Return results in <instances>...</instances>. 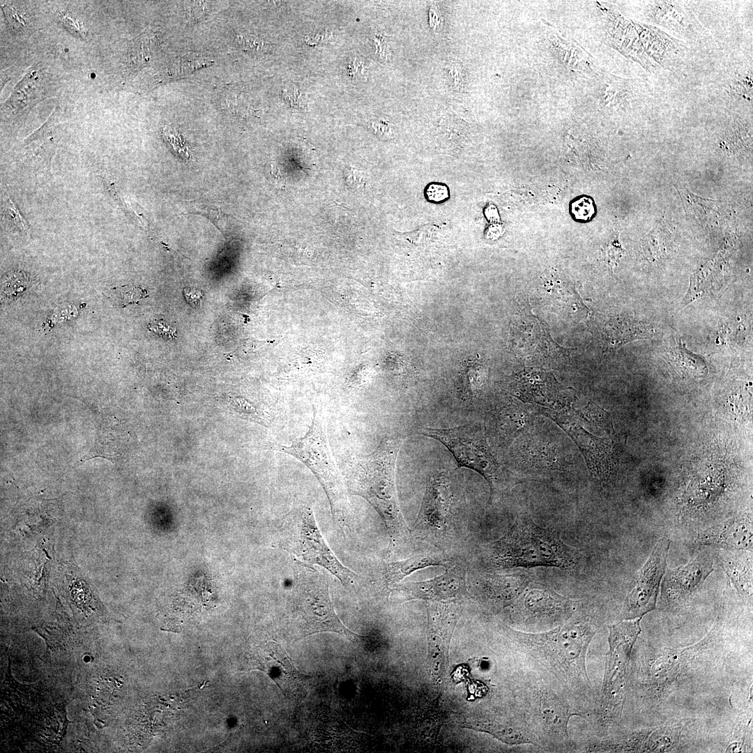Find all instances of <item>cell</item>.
<instances>
[{
  "instance_id": "obj_28",
  "label": "cell",
  "mask_w": 753,
  "mask_h": 753,
  "mask_svg": "<svg viewBox=\"0 0 753 753\" xmlns=\"http://www.w3.org/2000/svg\"><path fill=\"white\" fill-rule=\"evenodd\" d=\"M680 736L678 727H664L649 733L641 752H670L678 745Z\"/></svg>"
},
{
  "instance_id": "obj_11",
  "label": "cell",
  "mask_w": 753,
  "mask_h": 753,
  "mask_svg": "<svg viewBox=\"0 0 753 753\" xmlns=\"http://www.w3.org/2000/svg\"><path fill=\"white\" fill-rule=\"evenodd\" d=\"M577 603L542 584L531 583L517 598L516 609L524 623L551 626L567 621Z\"/></svg>"
},
{
  "instance_id": "obj_13",
  "label": "cell",
  "mask_w": 753,
  "mask_h": 753,
  "mask_svg": "<svg viewBox=\"0 0 753 753\" xmlns=\"http://www.w3.org/2000/svg\"><path fill=\"white\" fill-rule=\"evenodd\" d=\"M720 625L716 621L713 628L700 641L682 648H667L657 655L651 665L650 683L657 688H664L676 680L687 668L700 651L713 641L720 632Z\"/></svg>"
},
{
  "instance_id": "obj_31",
  "label": "cell",
  "mask_w": 753,
  "mask_h": 753,
  "mask_svg": "<svg viewBox=\"0 0 753 753\" xmlns=\"http://www.w3.org/2000/svg\"><path fill=\"white\" fill-rule=\"evenodd\" d=\"M109 294L110 298L120 307L137 303L148 296L145 289L128 285L112 289Z\"/></svg>"
},
{
  "instance_id": "obj_16",
  "label": "cell",
  "mask_w": 753,
  "mask_h": 753,
  "mask_svg": "<svg viewBox=\"0 0 753 753\" xmlns=\"http://www.w3.org/2000/svg\"><path fill=\"white\" fill-rule=\"evenodd\" d=\"M648 57L661 67L671 70L683 61L685 44L657 27L632 21Z\"/></svg>"
},
{
  "instance_id": "obj_8",
  "label": "cell",
  "mask_w": 753,
  "mask_h": 753,
  "mask_svg": "<svg viewBox=\"0 0 753 753\" xmlns=\"http://www.w3.org/2000/svg\"><path fill=\"white\" fill-rule=\"evenodd\" d=\"M641 618L624 620L609 627V651L600 702L604 720H614L621 715L627 670L634 644L641 631Z\"/></svg>"
},
{
  "instance_id": "obj_30",
  "label": "cell",
  "mask_w": 753,
  "mask_h": 753,
  "mask_svg": "<svg viewBox=\"0 0 753 753\" xmlns=\"http://www.w3.org/2000/svg\"><path fill=\"white\" fill-rule=\"evenodd\" d=\"M151 43V36L147 33L142 34L134 41L130 47L128 56L130 70L135 71L149 61Z\"/></svg>"
},
{
  "instance_id": "obj_15",
  "label": "cell",
  "mask_w": 753,
  "mask_h": 753,
  "mask_svg": "<svg viewBox=\"0 0 753 753\" xmlns=\"http://www.w3.org/2000/svg\"><path fill=\"white\" fill-rule=\"evenodd\" d=\"M534 705L537 720L546 735L557 743H568V722L572 715L577 713L564 700L548 689H541L537 692Z\"/></svg>"
},
{
  "instance_id": "obj_17",
  "label": "cell",
  "mask_w": 753,
  "mask_h": 753,
  "mask_svg": "<svg viewBox=\"0 0 753 753\" xmlns=\"http://www.w3.org/2000/svg\"><path fill=\"white\" fill-rule=\"evenodd\" d=\"M451 496L443 473L429 480L414 526L416 528L444 531L450 517Z\"/></svg>"
},
{
  "instance_id": "obj_40",
  "label": "cell",
  "mask_w": 753,
  "mask_h": 753,
  "mask_svg": "<svg viewBox=\"0 0 753 753\" xmlns=\"http://www.w3.org/2000/svg\"><path fill=\"white\" fill-rule=\"evenodd\" d=\"M149 328L150 330H152L160 335H167L174 339L176 338V328L167 325L162 321H159L155 324H151Z\"/></svg>"
},
{
  "instance_id": "obj_20",
  "label": "cell",
  "mask_w": 753,
  "mask_h": 753,
  "mask_svg": "<svg viewBox=\"0 0 753 753\" xmlns=\"http://www.w3.org/2000/svg\"><path fill=\"white\" fill-rule=\"evenodd\" d=\"M606 30L610 45L646 70L652 72L655 69L654 63L644 51L632 21L630 22L619 13H611L607 17Z\"/></svg>"
},
{
  "instance_id": "obj_32",
  "label": "cell",
  "mask_w": 753,
  "mask_h": 753,
  "mask_svg": "<svg viewBox=\"0 0 753 753\" xmlns=\"http://www.w3.org/2000/svg\"><path fill=\"white\" fill-rule=\"evenodd\" d=\"M5 214L8 217V220L12 221L15 226H17L21 231L28 234L29 233V227L25 220L21 215L20 211L15 206L13 202L9 197V195L5 198Z\"/></svg>"
},
{
  "instance_id": "obj_6",
  "label": "cell",
  "mask_w": 753,
  "mask_h": 753,
  "mask_svg": "<svg viewBox=\"0 0 753 753\" xmlns=\"http://www.w3.org/2000/svg\"><path fill=\"white\" fill-rule=\"evenodd\" d=\"M277 546L307 564L320 565L342 584L355 583L358 575L343 565L319 531L312 510L308 506L292 510L280 527Z\"/></svg>"
},
{
  "instance_id": "obj_23",
  "label": "cell",
  "mask_w": 753,
  "mask_h": 753,
  "mask_svg": "<svg viewBox=\"0 0 753 753\" xmlns=\"http://www.w3.org/2000/svg\"><path fill=\"white\" fill-rule=\"evenodd\" d=\"M528 573L490 575L482 581L485 595L496 602H508L518 598L531 583Z\"/></svg>"
},
{
  "instance_id": "obj_21",
  "label": "cell",
  "mask_w": 753,
  "mask_h": 753,
  "mask_svg": "<svg viewBox=\"0 0 753 753\" xmlns=\"http://www.w3.org/2000/svg\"><path fill=\"white\" fill-rule=\"evenodd\" d=\"M465 588L466 570L463 567L456 565L429 580L400 584L395 589L402 590L418 598L442 600L455 597Z\"/></svg>"
},
{
  "instance_id": "obj_3",
  "label": "cell",
  "mask_w": 753,
  "mask_h": 753,
  "mask_svg": "<svg viewBox=\"0 0 753 753\" xmlns=\"http://www.w3.org/2000/svg\"><path fill=\"white\" fill-rule=\"evenodd\" d=\"M487 561L496 569L554 567L572 569L580 559L578 551L559 534L543 528L526 514L517 516L508 531L487 548Z\"/></svg>"
},
{
  "instance_id": "obj_22",
  "label": "cell",
  "mask_w": 753,
  "mask_h": 753,
  "mask_svg": "<svg viewBox=\"0 0 753 753\" xmlns=\"http://www.w3.org/2000/svg\"><path fill=\"white\" fill-rule=\"evenodd\" d=\"M656 333L651 325L631 316L618 315L610 318L603 328L602 336L609 348L616 349L623 344L639 339L650 338Z\"/></svg>"
},
{
  "instance_id": "obj_34",
  "label": "cell",
  "mask_w": 753,
  "mask_h": 753,
  "mask_svg": "<svg viewBox=\"0 0 753 753\" xmlns=\"http://www.w3.org/2000/svg\"><path fill=\"white\" fill-rule=\"evenodd\" d=\"M595 212L592 200L583 198L573 204L572 213L577 219L588 220Z\"/></svg>"
},
{
  "instance_id": "obj_9",
  "label": "cell",
  "mask_w": 753,
  "mask_h": 753,
  "mask_svg": "<svg viewBox=\"0 0 753 753\" xmlns=\"http://www.w3.org/2000/svg\"><path fill=\"white\" fill-rule=\"evenodd\" d=\"M540 411L552 418L572 439L581 450L592 478L598 483L609 484L617 462L616 437L592 434L581 425L572 409L555 411L542 407Z\"/></svg>"
},
{
  "instance_id": "obj_37",
  "label": "cell",
  "mask_w": 753,
  "mask_h": 753,
  "mask_svg": "<svg viewBox=\"0 0 753 753\" xmlns=\"http://www.w3.org/2000/svg\"><path fill=\"white\" fill-rule=\"evenodd\" d=\"M345 183L347 185L354 189L362 188L365 184L363 173L352 168L344 170Z\"/></svg>"
},
{
  "instance_id": "obj_19",
  "label": "cell",
  "mask_w": 753,
  "mask_h": 753,
  "mask_svg": "<svg viewBox=\"0 0 753 753\" xmlns=\"http://www.w3.org/2000/svg\"><path fill=\"white\" fill-rule=\"evenodd\" d=\"M644 15L648 21L687 37L700 31V24L680 1H650Z\"/></svg>"
},
{
  "instance_id": "obj_35",
  "label": "cell",
  "mask_w": 753,
  "mask_h": 753,
  "mask_svg": "<svg viewBox=\"0 0 753 753\" xmlns=\"http://www.w3.org/2000/svg\"><path fill=\"white\" fill-rule=\"evenodd\" d=\"M185 10L192 20H198L204 17L209 8V4L205 1H187Z\"/></svg>"
},
{
  "instance_id": "obj_27",
  "label": "cell",
  "mask_w": 753,
  "mask_h": 753,
  "mask_svg": "<svg viewBox=\"0 0 753 753\" xmlns=\"http://www.w3.org/2000/svg\"><path fill=\"white\" fill-rule=\"evenodd\" d=\"M724 567L734 587L740 595L748 602L752 598V556L736 558L724 562Z\"/></svg>"
},
{
  "instance_id": "obj_12",
  "label": "cell",
  "mask_w": 753,
  "mask_h": 753,
  "mask_svg": "<svg viewBox=\"0 0 753 753\" xmlns=\"http://www.w3.org/2000/svg\"><path fill=\"white\" fill-rule=\"evenodd\" d=\"M713 571L712 559L705 554L692 558L686 564L665 570L661 584V598L665 606L684 604Z\"/></svg>"
},
{
  "instance_id": "obj_26",
  "label": "cell",
  "mask_w": 753,
  "mask_h": 753,
  "mask_svg": "<svg viewBox=\"0 0 753 753\" xmlns=\"http://www.w3.org/2000/svg\"><path fill=\"white\" fill-rule=\"evenodd\" d=\"M667 356L674 368L683 376L702 378L708 374L706 360L689 351L681 340L670 346Z\"/></svg>"
},
{
  "instance_id": "obj_38",
  "label": "cell",
  "mask_w": 753,
  "mask_h": 753,
  "mask_svg": "<svg viewBox=\"0 0 753 753\" xmlns=\"http://www.w3.org/2000/svg\"><path fill=\"white\" fill-rule=\"evenodd\" d=\"M15 8L8 6L7 8H4L3 10L6 13L5 15L9 24H14V26H15V28L17 30L23 29L24 26H26V18H24V16L22 13H19V12ZM14 26L13 27H14Z\"/></svg>"
},
{
  "instance_id": "obj_41",
  "label": "cell",
  "mask_w": 753,
  "mask_h": 753,
  "mask_svg": "<svg viewBox=\"0 0 753 753\" xmlns=\"http://www.w3.org/2000/svg\"><path fill=\"white\" fill-rule=\"evenodd\" d=\"M447 194V189L445 187L437 185H431L427 190V195L429 199H434L435 201L443 199L446 197Z\"/></svg>"
},
{
  "instance_id": "obj_5",
  "label": "cell",
  "mask_w": 753,
  "mask_h": 753,
  "mask_svg": "<svg viewBox=\"0 0 753 753\" xmlns=\"http://www.w3.org/2000/svg\"><path fill=\"white\" fill-rule=\"evenodd\" d=\"M275 450L294 457L312 471L327 495L333 519L345 524L349 510L347 489L332 458L324 421L315 407L305 435L290 446L277 445Z\"/></svg>"
},
{
  "instance_id": "obj_36",
  "label": "cell",
  "mask_w": 753,
  "mask_h": 753,
  "mask_svg": "<svg viewBox=\"0 0 753 753\" xmlns=\"http://www.w3.org/2000/svg\"><path fill=\"white\" fill-rule=\"evenodd\" d=\"M61 20L70 31L74 32L81 38H84L87 37V33L84 30L82 24L71 14L63 13Z\"/></svg>"
},
{
  "instance_id": "obj_1",
  "label": "cell",
  "mask_w": 753,
  "mask_h": 753,
  "mask_svg": "<svg viewBox=\"0 0 753 753\" xmlns=\"http://www.w3.org/2000/svg\"><path fill=\"white\" fill-rule=\"evenodd\" d=\"M402 443L400 438H383L372 452L354 463L345 482L350 494L363 498L379 514L391 545L406 540L411 533L396 489V462Z\"/></svg>"
},
{
  "instance_id": "obj_24",
  "label": "cell",
  "mask_w": 753,
  "mask_h": 753,
  "mask_svg": "<svg viewBox=\"0 0 753 753\" xmlns=\"http://www.w3.org/2000/svg\"><path fill=\"white\" fill-rule=\"evenodd\" d=\"M521 452V462L525 467L563 471L567 468L559 451L547 442L524 441Z\"/></svg>"
},
{
  "instance_id": "obj_7",
  "label": "cell",
  "mask_w": 753,
  "mask_h": 753,
  "mask_svg": "<svg viewBox=\"0 0 753 753\" xmlns=\"http://www.w3.org/2000/svg\"><path fill=\"white\" fill-rule=\"evenodd\" d=\"M418 432L445 446L453 455L458 467H465L481 475L489 487L488 503L493 501L502 485V472L480 425L468 423L450 428L423 427Z\"/></svg>"
},
{
  "instance_id": "obj_10",
  "label": "cell",
  "mask_w": 753,
  "mask_h": 753,
  "mask_svg": "<svg viewBox=\"0 0 753 753\" xmlns=\"http://www.w3.org/2000/svg\"><path fill=\"white\" fill-rule=\"evenodd\" d=\"M670 540L660 538L635 577L623 607L625 620L643 617L655 609L661 581L666 570Z\"/></svg>"
},
{
  "instance_id": "obj_18",
  "label": "cell",
  "mask_w": 753,
  "mask_h": 753,
  "mask_svg": "<svg viewBox=\"0 0 753 753\" xmlns=\"http://www.w3.org/2000/svg\"><path fill=\"white\" fill-rule=\"evenodd\" d=\"M696 541L704 546L752 551V521L749 515L733 517L698 534Z\"/></svg>"
},
{
  "instance_id": "obj_29",
  "label": "cell",
  "mask_w": 753,
  "mask_h": 753,
  "mask_svg": "<svg viewBox=\"0 0 753 753\" xmlns=\"http://www.w3.org/2000/svg\"><path fill=\"white\" fill-rule=\"evenodd\" d=\"M211 61L198 56H190L178 59L169 66L161 74L158 80L167 81L181 78L194 70L208 65Z\"/></svg>"
},
{
  "instance_id": "obj_2",
  "label": "cell",
  "mask_w": 753,
  "mask_h": 753,
  "mask_svg": "<svg viewBox=\"0 0 753 753\" xmlns=\"http://www.w3.org/2000/svg\"><path fill=\"white\" fill-rule=\"evenodd\" d=\"M596 628L587 619L559 625L542 633L513 631L521 647L565 686L583 692L589 685L586 667L588 647Z\"/></svg>"
},
{
  "instance_id": "obj_42",
  "label": "cell",
  "mask_w": 753,
  "mask_h": 753,
  "mask_svg": "<svg viewBox=\"0 0 753 753\" xmlns=\"http://www.w3.org/2000/svg\"><path fill=\"white\" fill-rule=\"evenodd\" d=\"M457 70H458V68H457V66H452V67H451L450 68V73L452 75L451 77L452 78V79L454 80V82L456 84H458L459 82H460L459 81V79H460V76H459L460 73Z\"/></svg>"
},
{
  "instance_id": "obj_39",
  "label": "cell",
  "mask_w": 753,
  "mask_h": 753,
  "mask_svg": "<svg viewBox=\"0 0 753 753\" xmlns=\"http://www.w3.org/2000/svg\"><path fill=\"white\" fill-rule=\"evenodd\" d=\"M183 295L186 302L192 307L200 306L203 300V292L196 288L185 287Z\"/></svg>"
},
{
  "instance_id": "obj_4",
  "label": "cell",
  "mask_w": 753,
  "mask_h": 753,
  "mask_svg": "<svg viewBox=\"0 0 753 753\" xmlns=\"http://www.w3.org/2000/svg\"><path fill=\"white\" fill-rule=\"evenodd\" d=\"M292 559L291 619L301 636L330 632L351 639L357 637L342 624L336 614L330 598L327 577L309 564L296 558Z\"/></svg>"
},
{
  "instance_id": "obj_33",
  "label": "cell",
  "mask_w": 753,
  "mask_h": 753,
  "mask_svg": "<svg viewBox=\"0 0 753 753\" xmlns=\"http://www.w3.org/2000/svg\"><path fill=\"white\" fill-rule=\"evenodd\" d=\"M733 84V90L743 98H747L748 101L752 99V73L746 77L739 76Z\"/></svg>"
},
{
  "instance_id": "obj_14",
  "label": "cell",
  "mask_w": 753,
  "mask_h": 753,
  "mask_svg": "<svg viewBox=\"0 0 753 753\" xmlns=\"http://www.w3.org/2000/svg\"><path fill=\"white\" fill-rule=\"evenodd\" d=\"M250 659L251 669L264 672L283 692L306 678L297 671L285 650L276 642L259 644L250 652Z\"/></svg>"
},
{
  "instance_id": "obj_25",
  "label": "cell",
  "mask_w": 753,
  "mask_h": 753,
  "mask_svg": "<svg viewBox=\"0 0 753 753\" xmlns=\"http://www.w3.org/2000/svg\"><path fill=\"white\" fill-rule=\"evenodd\" d=\"M431 566H446L442 559L429 554H420L400 561L386 563L383 570V581L387 590H394L413 572Z\"/></svg>"
}]
</instances>
